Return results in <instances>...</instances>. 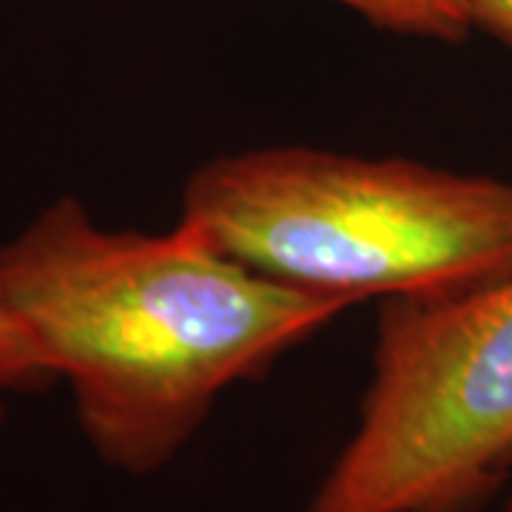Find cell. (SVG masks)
<instances>
[{
  "label": "cell",
  "instance_id": "cell-5",
  "mask_svg": "<svg viewBox=\"0 0 512 512\" xmlns=\"http://www.w3.org/2000/svg\"><path fill=\"white\" fill-rule=\"evenodd\" d=\"M49 379H55V373L35 348L32 336L20 328L18 319L0 299V419L12 393L35 390Z\"/></svg>",
  "mask_w": 512,
  "mask_h": 512
},
{
  "label": "cell",
  "instance_id": "cell-4",
  "mask_svg": "<svg viewBox=\"0 0 512 512\" xmlns=\"http://www.w3.org/2000/svg\"><path fill=\"white\" fill-rule=\"evenodd\" d=\"M362 15L367 23L396 35L461 43L473 32L467 0H333Z\"/></svg>",
  "mask_w": 512,
  "mask_h": 512
},
{
  "label": "cell",
  "instance_id": "cell-3",
  "mask_svg": "<svg viewBox=\"0 0 512 512\" xmlns=\"http://www.w3.org/2000/svg\"><path fill=\"white\" fill-rule=\"evenodd\" d=\"M512 473V276L390 296L359 424L308 512H476Z\"/></svg>",
  "mask_w": 512,
  "mask_h": 512
},
{
  "label": "cell",
  "instance_id": "cell-8",
  "mask_svg": "<svg viewBox=\"0 0 512 512\" xmlns=\"http://www.w3.org/2000/svg\"><path fill=\"white\" fill-rule=\"evenodd\" d=\"M419 512H450V510H419Z\"/></svg>",
  "mask_w": 512,
  "mask_h": 512
},
{
  "label": "cell",
  "instance_id": "cell-1",
  "mask_svg": "<svg viewBox=\"0 0 512 512\" xmlns=\"http://www.w3.org/2000/svg\"><path fill=\"white\" fill-rule=\"evenodd\" d=\"M0 299L72 387L77 421L114 470H163L228 387L345 311L220 254L194 228L106 231L74 200L0 248Z\"/></svg>",
  "mask_w": 512,
  "mask_h": 512
},
{
  "label": "cell",
  "instance_id": "cell-7",
  "mask_svg": "<svg viewBox=\"0 0 512 512\" xmlns=\"http://www.w3.org/2000/svg\"><path fill=\"white\" fill-rule=\"evenodd\" d=\"M504 512H512V493L510 498H507V504H504Z\"/></svg>",
  "mask_w": 512,
  "mask_h": 512
},
{
  "label": "cell",
  "instance_id": "cell-6",
  "mask_svg": "<svg viewBox=\"0 0 512 512\" xmlns=\"http://www.w3.org/2000/svg\"><path fill=\"white\" fill-rule=\"evenodd\" d=\"M473 29L481 26L498 40L512 46V0H467Z\"/></svg>",
  "mask_w": 512,
  "mask_h": 512
},
{
  "label": "cell",
  "instance_id": "cell-2",
  "mask_svg": "<svg viewBox=\"0 0 512 512\" xmlns=\"http://www.w3.org/2000/svg\"><path fill=\"white\" fill-rule=\"evenodd\" d=\"M180 208L228 259L345 308L512 276V183L404 157L254 148L200 165Z\"/></svg>",
  "mask_w": 512,
  "mask_h": 512
}]
</instances>
